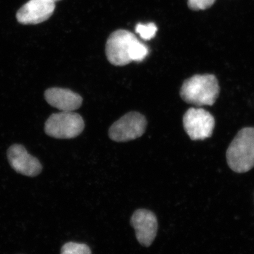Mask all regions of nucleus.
Wrapping results in <instances>:
<instances>
[{
	"label": "nucleus",
	"instance_id": "13",
	"mask_svg": "<svg viewBox=\"0 0 254 254\" xmlns=\"http://www.w3.org/2000/svg\"><path fill=\"white\" fill-rule=\"evenodd\" d=\"M148 55V49L144 44L137 40L132 47L131 52V62H141Z\"/></svg>",
	"mask_w": 254,
	"mask_h": 254
},
{
	"label": "nucleus",
	"instance_id": "3",
	"mask_svg": "<svg viewBox=\"0 0 254 254\" xmlns=\"http://www.w3.org/2000/svg\"><path fill=\"white\" fill-rule=\"evenodd\" d=\"M85 124L81 115L73 112L54 113L45 124L46 134L58 139L76 138L84 129Z\"/></svg>",
	"mask_w": 254,
	"mask_h": 254
},
{
	"label": "nucleus",
	"instance_id": "14",
	"mask_svg": "<svg viewBox=\"0 0 254 254\" xmlns=\"http://www.w3.org/2000/svg\"><path fill=\"white\" fill-rule=\"evenodd\" d=\"M215 0H188V6L193 11L208 9L215 3Z\"/></svg>",
	"mask_w": 254,
	"mask_h": 254
},
{
	"label": "nucleus",
	"instance_id": "6",
	"mask_svg": "<svg viewBox=\"0 0 254 254\" xmlns=\"http://www.w3.org/2000/svg\"><path fill=\"white\" fill-rule=\"evenodd\" d=\"M215 124L213 115L203 108H190L184 115V128L193 141L210 138Z\"/></svg>",
	"mask_w": 254,
	"mask_h": 254
},
{
	"label": "nucleus",
	"instance_id": "2",
	"mask_svg": "<svg viewBox=\"0 0 254 254\" xmlns=\"http://www.w3.org/2000/svg\"><path fill=\"white\" fill-rule=\"evenodd\" d=\"M229 166L237 173H245L254 168V128H242L227 150Z\"/></svg>",
	"mask_w": 254,
	"mask_h": 254
},
{
	"label": "nucleus",
	"instance_id": "15",
	"mask_svg": "<svg viewBox=\"0 0 254 254\" xmlns=\"http://www.w3.org/2000/svg\"><path fill=\"white\" fill-rule=\"evenodd\" d=\"M51 1H54V2H56V1H60V0H51Z\"/></svg>",
	"mask_w": 254,
	"mask_h": 254
},
{
	"label": "nucleus",
	"instance_id": "10",
	"mask_svg": "<svg viewBox=\"0 0 254 254\" xmlns=\"http://www.w3.org/2000/svg\"><path fill=\"white\" fill-rule=\"evenodd\" d=\"M48 104L63 112H73L81 106L83 98L69 89L50 88L45 92Z\"/></svg>",
	"mask_w": 254,
	"mask_h": 254
},
{
	"label": "nucleus",
	"instance_id": "9",
	"mask_svg": "<svg viewBox=\"0 0 254 254\" xmlns=\"http://www.w3.org/2000/svg\"><path fill=\"white\" fill-rule=\"evenodd\" d=\"M10 165L15 171L25 176L34 177L41 173L43 167L39 160L30 155L22 145L14 144L7 150Z\"/></svg>",
	"mask_w": 254,
	"mask_h": 254
},
{
	"label": "nucleus",
	"instance_id": "8",
	"mask_svg": "<svg viewBox=\"0 0 254 254\" xmlns=\"http://www.w3.org/2000/svg\"><path fill=\"white\" fill-rule=\"evenodd\" d=\"M137 240L143 247H150L158 232V220L153 212L145 209H138L133 213L131 219Z\"/></svg>",
	"mask_w": 254,
	"mask_h": 254
},
{
	"label": "nucleus",
	"instance_id": "12",
	"mask_svg": "<svg viewBox=\"0 0 254 254\" xmlns=\"http://www.w3.org/2000/svg\"><path fill=\"white\" fill-rule=\"evenodd\" d=\"M157 31H158V28L153 23H150L148 24L138 23L136 27V33H138L140 36L145 41H149L154 38Z\"/></svg>",
	"mask_w": 254,
	"mask_h": 254
},
{
	"label": "nucleus",
	"instance_id": "7",
	"mask_svg": "<svg viewBox=\"0 0 254 254\" xmlns=\"http://www.w3.org/2000/svg\"><path fill=\"white\" fill-rule=\"evenodd\" d=\"M55 2L51 0H29L16 13L18 22L35 25L47 21L54 13Z\"/></svg>",
	"mask_w": 254,
	"mask_h": 254
},
{
	"label": "nucleus",
	"instance_id": "5",
	"mask_svg": "<svg viewBox=\"0 0 254 254\" xmlns=\"http://www.w3.org/2000/svg\"><path fill=\"white\" fill-rule=\"evenodd\" d=\"M134 34L126 30L113 32L106 43V56L115 66H125L131 62L132 47L137 41Z\"/></svg>",
	"mask_w": 254,
	"mask_h": 254
},
{
	"label": "nucleus",
	"instance_id": "1",
	"mask_svg": "<svg viewBox=\"0 0 254 254\" xmlns=\"http://www.w3.org/2000/svg\"><path fill=\"white\" fill-rule=\"evenodd\" d=\"M220 87L214 75H195L184 82L180 91L182 99L196 106H211L216 101Z\"/></svg>",
	"mask_w": 254,
	"mask_h": 254
},
{
	"label": "nucleus",
	"instance_id": "4",
	"mask_svg": "<svg viewBox=\"0 0 254 254\" xmlns=\"http://www.w3.org/2000/svg\"><path fill=\"white\" fill-rule=\"evenodd\" d=\"M146 119L141 113L131 112L112 125L109 136L113 141L127 142L143 136L146 129Z\"/></svg>",
	"mask_w": 254,
	"mask_h": 254
},
{
	"label": "nucleus",
	"instance_id": "11",
	"mask_svg": "<svg viewBox=\"0 0 254 254\" xmlns=\"http://www.w3.org/2000/svg\"><path fill=\"white\" fill-rule=\"evenodd\" d=\"M61 254H91V250L85 244L68 242L62 247Z\"/></svg>",
	"mask_w": 254,
	"mask_h": 254
}]
</instances>
